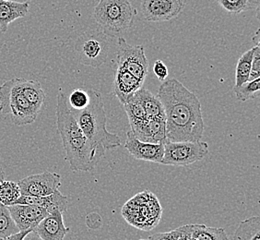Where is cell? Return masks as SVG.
Wrapping results in <instances>:
<instances>
[{
  "mask_svg": "<svg viewBox=\"0 0 260 240\" xmlns=\"http://www.w3.org/2000/svg\"><path fill=\"white\" fill-rule=\"evenodd\" d=\"M108 36L102 31H88L76 42L75 50L80 63L98 68L105 63L109 53Z\"/></svg>",
  "mask_w": 260,
  "mask_h": 240,
  "instance_id": "obj_6",
  "label": "cell"
},
{
  "mask_svg": "<svg viewBox=\"0 0 260 240\" xmlns=\"http://www.w3.org/2000/svg\"><path fill=\"white\" fill-rule=\"evenodd\" d=\"M216 2L232 14H239L250 7L249 0H216Z\"/></svg>",
  "mask_w": 260,
  "mask_h": 240,
  "instance_id": "obj_29",
  "label": "cell"
},
{
  "mask_svg": "<svg viewBox=\"0 0 260 240\" xmlns=\"http://www.w3.org/2000/svg\"><path fill=\"white\" fill-rule=\"evenodd\" d=\"M90 96L89 104L82 110H73L83 135L91 141L100 143L105 150H110L121 145L120 138L111 133L106 127L105 104L99 92L88 91Z\"/></svg>",
  "mask_w": 260,
  "mask_h": 240,
  "instance_id": "obj_2",
  "label": "cell"
},
{
  "mask_svg": "<svg viewBox=\"0 0 260 240\" xmlns=\"http://www.w3.org/2000/svg\"><path fill=\"white\" fill-rule=\"evenodd\" d=\"M179 236H180V232L176 228L168 232L155 233L153 235L148 236L147 238H141L140 240H176Z\"/></svg>",
  "mask_w": 260,
  "mask_h": 240,
  "instance_id": "obj_31",
  "label": "cell"
},
{
  "mask_svg": "<svg viewBox=\"0 0 260 240\" xmlns=\"http://www.w3.org/2000/svg\"><path fill=\"white\" fill-rule=\"evenodd\" d=\"M70 230V227H67L64 224L63 213L60 211L49 214L35 229L44 240H64Z\"/></svg>",
  "mask_w": 260,
  "mask_h": 240,
  "instance_id": "obj_15",
  "label": "cell"
},
{
  "mask_svg": "<svg viewBox=\"0 0 260 240\" xmlns=\"http://www.w3.org/2000/svg\"><path fill=\"white\" fill-rule=\"evenodd\" d=\"M123 105L125 107L130 126L138 124L147 119L144 106L137 92Z\"/></svg>",
  "mask_w": 260,
  "mask_h": 240,
  "instance_id": "obj_23",
  "label": "cell"
},
{
  "mask_svg": "<svg viewBox=\"0 0 260 240\" xmlns=\"http://www.w3.org/2000/svg\"><path fill=\"white\" fill-rule=\"evenodd\" d=\"M0 240H3V239H1V238H0Z\"/></svg>",
  "mask_w": 260,
  "mask_h": 240,
  "instance_id": "obj_38",
  "label": "cell"
},
{
  "mask_svg": "<svg viewBox=\"0 0 260 240\" xmlns=\"http://www.w3.org/2000/svg\"><path fill=\"white\" fill-rule=\"evenodd\" d=\"M260 77V48L259 45H255V52L251 64V72L249 80L258 79Z\"/></svg>",
  "mask_w": 260,
  "mask_h": 240,
  "instance_id": "obj_30",
  "label": "cell"
},
{
  "mask_svg": "<svg viewBox=\"0 0 260 240\" xmlns=\"http://www.w3.org/2000/svg\"><path fill=\"white\" fill-rule=\"evenodd\" d=\"M253 41H255V45H259V31L256 32L255 37H253Z\"/></svg>",
  "mask_w": 260,
  "mask_h": 240,
  "instance_id": "obj_36",
  "label": "cell"
},
{
  "mask_svg": "<svg viewBox=\"0 0 260 240\" xmlns=\"http://www.w3.org/2000/svg\"><path fill=\"white\" fill-rule=\"evenodd\" d=\"M137 14L129 0H100L93 10V18L102 32L117 38L133 26Z\"/></svg>",
  "mask_w": 260,
  "mask_h": 240,
  "instance_id": "obj_3",
  "label": "cell"
},
{
  "mask_svg": "<svg viewBox=\"0 0 260 240\" xmlns=\"http://www.w3.org/2000/svg\"><path fill=\"white\" fill-rule=\"evenodd\" d=\"M7 207L19 231L35 230L41 221L49 215L48 211L39 206L13 204Z\"/></svg>",
  "mask_w": 260,
  "mask_h": 240,
  "instance_id": "obj_13",
  "label": "cell"
},
{
  "mask_svg": "<svg viewBox=\"0 0 260 240\" xmlns=\"http://www.w3.org/2000/svg\"><path fill=\"white\" fill-rule=\"evenodd\" d=\"M90 96L88 92L76 89L68 97V102L71 109L73 110H82L89 104Z\"/></svg>",
  "mask_w": 260,
  "mask_h": 240,
  "instance_id": "obj_28",
  "label": "cell"
},
{
  "mask_svg": "<svg viewBox=\"0 0 260 240\" xmlns=\"http://www.w3.org/2000/svg\"><path fill=\"white\" fill-rule=\"evenodd\" d=\"M15 204L39 206L46 209L49 214L55 211L65 213L69 207V199L63 195L59 190H57L54 193L47 196L20 195Z\"/></svg>",
  "mask_w": 260,
  "mask_h": 240,
  "instance_id": "obj_16",
  "label": "cell"
},
{
  "mask_svg": "<svg viewBox=\"0 0 260 240\" xmlns=\"http://www.w3.org/2000/svg\"><path fill=\"white\" fill-rule=\"evenodd\" d=\"M260 92V78L255 80H248L244 84L234 87V93L236 98L241 102L253 100L258 97Z\"/></svg>",
  "mask_w": 260,
  "mask_h": 240,
  "instance_id": "obj_26",
  "label": "cell"
},
{
  "mask_svg": "<svg viewBox=\"0 0 260 240\" xmlns=\"http://www.w3.org/2000/svg\"><path fill=\"white\" fill-rule=\"evenodd\" d=\"M0 113L10 115L16 126L30 125L39 115L21 93L19 78L6 80L0 85Z\"/></svg>",
  "mask_w": 260,
  "mask_h": 240,
  "instance_id": "obj_4",
  "label": "cell"
},
{
  "mask_svg": "<svg viewBox=\"0 0 260 240\" xmlns=\"http://www.w3.org/2000/svg\"><path fill=\"white\" fill-rule=\"evenodd\" d=\"M140 96V100L145 109L147 118H161L165 119V109L160 99L152 95L150 91L141 87L140 90L137 91Z\"/></svg>",
  "mask_w": 260,
  "mask_h": 240,
  "instance_id": "obj_21",
  "label": "cell"
},
{
  "mask_svg": "<svg viewBox=\"0 0 260 240\" xmlns=\"http://www.w3.org/2000/svg\"><path fill=\"white\" fill-rule=\"evenodd\" d=\"M185 0H142L141 10L149 21H167L179 15Z\"/></svg>",
  "mask_w": 260,
  "mask_h": 240,
  "instance_id": "obj_10",
  "label": "cell"
},
{
  "mask_svg": "<svg viewBox=\"0 0 260 240\" xmlns=\"http://www.w3.org/2000/svg\"><path fill=\"white\" fill-rule=\"evenodd\" d=\"M181 227L189 235L190 240H230L221 227H210L200 224L185 225Z\"/></svg>",
  "mask_w": 260,
  "mask_h": 240,
  "instance_id": "obj_19",
  "label": "cell"
},
{
  "mask_svg": "<svg viewBox=\"0 0 260 240\" xmlns=\"http://www.w3.org/2000/svg\"><path fill=\"white\" fill-rule=\"evenodd\" d=\"M21 240H44L43 238H41L40 235H38L35 230L30 231L28 232L24 237Z\"/></svg>",
  "mask_w": 260,
  "mask_h": 240,
  "instance_id": "obj_33",
  "label": "cell"
},
{
  "mask_svg": "<svg viewBox=\"0 0 260 240\" xmlns=\"http://www.w3.org/2000/svg\"><path fill=\"white\" fill-rule=\"evenodd\" d=\"M66 152V160L71 170H92L105 155L104 146L91 141L85 136H79L62 142Z\"/></svg>",
  "mask_w": 260,
  "mask_h": 240,
  "instance_id": "obj_5",
  "label": "cell"
},
{
  "mask_svg": "<svg viewBox=\"0 0 260 240\" xmlns=\"http://www.w3.org/2000/svg\"><path fill=\"white\" fill-rule=\"evenodd\" d=\"M125 148L136 159L161 164L165 154L164 143H150L137 139L132 131L126 132Z\"/></svg>",
  "mask_w": 260,
  "mask_h": 240,
  "instance_id": "obj_12",
  "label": "cell"
},
{
  "mask_svg": "<svg viewBox=\"0 0 260 240\" xmlns=\"http://www.w3.org/2000/svg\"><path fill=\"white\" fill-rule=\"evenodd\" d=\"M178 231L180 232V236L177 238L176 240H190V237H189V235H187L186 233H185V231L183 230V228L182 227H178L177 228Z\"/></svg>",
  "mask_w": 260,
  "mask_h": 240,
  "instance_id": "obj_35",
  "label": "cell"
},
{
  "mask_svg": "<svg viewBox=\"0 0 260 240\" xmlns=\"http://www.w3.org/2000/svg\"><path fill=\"white\" fill-rule=\"evenodd\" d=\"M19 83L21 93L25 96L26 99L30 102L35 111L39 114L45 101V91L40 82L19 78Z\"/></svg>",
  "mask_w": 260,
  "mask_h": 240,
  "instance_id": "obj_20",
  "label": "cell"
},
{
  "mask_svg": "<svg viewBox=\"0 0 260 240\" xmlns=\"http://www.w3.org/2000/svg\"><path fill=\"white\" fill-rule=\"evenodd\" d=\"M254 52H255V47L245 52L238 59L237 65H236V70H235V87L242 85L249 80L251 64H252Z\"/></svg>",
  "mask_w": 260,
  "mask_h": 240,
  "instance_id": "obj_24",
  "label": "cell"
},
{
  "mask_svg": "<svg viewBox=\"0 0 260 240\" xmlns=\"http://www.w3.org/2000/svg\"><path fill=\"white\" fill-rule=\"evenodd\" d=\"M20 194L25 196H47L54 193L61 186V175L45 171L19 180Z\"/></svg>",
  "mask_w": 260,
  "mask_h": 240,
  "instance_id": "obj_9",
  "label": "cell"
},
{
  "mask_svg": "<svg viewBox=\"0 0 260 240\" xmlns=\"http://www.w3.org/2000/svg\"><path fill=\"white\" fill-rule=\"evenodd\" d=\"M143 83L130 74L127 70L117 66L114 81V92L122 105L129 99L136 92L140 90Z\"/></svg>",
  "mask_w": 260,
  "mask_h": 240,
  "instance_id": "obj_17",
  "label": "cell"
},
{
  "mask_svg": "<svg viewBox=\"0 0 260 240\" xmlns=\"http://www.w3.org/2000/svg\"><path fill=\"white\" fill-rule=\"evenodd\" d=\"M233 240H260L259 216H252L242 221L235 230Z\"/></svg>",
  "mask_w": 260,
  "mask_h": 240,
  "instance_id": "obj_22",
  "label": "cell"
},
{
  "mask_svg": "<svg viewBox=\"0 0 260 240\" xmlns=\"http://www.w3.org/2000/svg\"><path fill=\"white\" fill-rule=\"evenodd\" d=\"M20 232L8 207L0 203V238L4 239Z\"/></svg>",
  "mask_w": 260,
  "mask_h": 240,
  "instance_id": "obj_27",
  "label": "cell"
},
{
  "mask_svg": "<svg viewBox=\"0 0 260 240\" xmlns=\"http://www.w3.org/2000/svg\"><path fill=\"white\" fill-rule=\"evenodd\" d=\"M153 72L156 77L159 79L160 81L164 82L165 80H167V77L169 75L168 69L165 63L160 59L156 60L153 65Z\"/></svg>",
  "mask_w": 260,
  "mask_h": 240,
  "instance_id": "obj_32",
  "label": "cell"
},
{
  "mask_svg": "<svg viewBox=\"0 0 260 240\" xmlns=\"http://www.w3.org/2000/svg\"><path fill=\"white\" fill-rule=\"evenodd\" d=\"M30 9V2L0 0V31L6 33L12 21L24 18Z\"/></svg>",
  "mask_w": 260,
  "mask_h": 240,
  "instance_id": "obj_18",
  "label": "cell"
},
{
  "mask_svg": "<svg viewBox=\"0 0 260 240\" xmlns=\"http://www.w3.org/2000/svg\"><path fill=\"white\" fill-rule=\"evenodd\" d=\"M157 97L165 113L166 140L197 141L204 133L201 104L198 96L179 80H166L160 84Z\"/></svg>",
  "mask_w": 260,
  "mask_h": 240,
  "instance_id": "obj_1",
  "label": "cell"
},
{
  "mask_svg": "<svg viewBox=\"0 0 260 240\" xmlns=\"http://www.w3.org/2000/svg\"><path fill=\"white\" fill-rule=\"evenodd\" d=\"M4 179H5V173H4L3 169L0 167V182Z\"/></svg>",
  "mask_w": 260,
  "mask_h": 240,
  "instance_id": "obj_37",
  "label": "cell"
},
{
  "mask_svg": "<svg viewBox=\"0 0 260 240\" xmlns=\"http://www.w3.org/2000/svg\"><path fill=\"white\" fill-rule=\"evenodd\" d=\"M165 154L161 164L186 166L203 160L209 154V144L205 141H170L165 140Z\"/></svg>",
  "mask_w": 260,
  "mask_h": 240,
  "instance_id": "obj_7",
  "label": "cell"
},
{
  "mask_svg": "<svg viewBox=\"0 0 260 240\" xmlns=\"http://www.w3.org/2000/svg\"><path fill=\"white\" fill-rule=\"evenodd\" d=\"M117 64L144 83L149 71V61L142 45L132 46L123 37H118Z\"/></svg>",
  "mask_w": 260,
  "mask_h": 240,
  "instance_id": "obj_8",
  "label": "cell"
},
{
  "mask_svg": "<svg viewBox=\"0 0 260 240\" xmlns=\"http://www.w3.org/2000/svg\"><path fill=\"white\" fill-rule=\"evenodd\" d=\"M20 190L18 183L3 180L0 182V203L5 206L15 204L20 198Z\"/></svg>",
  "mask_w": 260,
  "mask_h": 240,
  "instance_id": "obj_25",
  "label": "cell"
},
{
  "mask_svg": "<svg viewBox=\"0 0 260 240\" xmlns=\"http://www.w3.org/2000/svg\"><path fill=\"white\" fill-rule=\"evenodd\" d=\"M28 232H30V231H20V232L16 233L14 235H10L9 237L4 238L3 240H21L24 237V235H25Z\"/></svg>",
  "mask_w": 260,
  "mask_h": 240,
  "instance_id": "obj_34",
  "label": "cell"
},
{
  "mask_svg": "<svg viewBox=\"0 0 260 240\" xmlns=\"http://www.w3.org/2000/svg\"><path fill=\"white\" fill-rule=\"evenodd\" d=\"M56 125L62 142L83 135L75 115L72 113L68 102V96L63 91L57 95Z\"/></svg>",
  "mask_w": 260,
  "mask_h": 240,
  "instance_id": "obj_11",
  "label": "cell"
},
{
  "mask_svg": "<svg viewBox=\"0 0 260 240\" xmlns=\"http://www.w3.org/2000/svg\"><path fill=\"white\" fill-rule=\"evenodd\" d=\"M137 139L150 143H164L166 140L165 119L147 118L145 121L130 126Z\"/></svg>",
  "mask_w": 260,
  "mask_h": 240,
  "instance_id": "obj_14",
  "label": "cell"
}]
</instances>
